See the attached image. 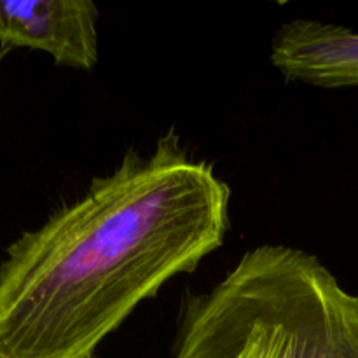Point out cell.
Wrapping results in <instances>:
<instances>
[{
  "instance_id": "obj_3",
  "label": "cell",
  "mask_w": 358,
  "mask_h": 358,
  "mask_svg": "<svg viewBox=\"0 0 358 358\" xmlns=\"http://www.w3.org/2000/svg\"><path fill=\"white\" fill-rule=\"evenodd\" d=\"M98 20L90 0H0V44L38 49L58 65L90 72L100 59Z\"/></svg>"
},
{
  "instance_id": "obj_5",
  "label": "cell",
  "mask_w": 358,
  "mask_h": 358,
  "mask_svg": "<svg viewBox=\"0 0 358 358\" xmlns=\"http://www.w3.org/2000/svg\"><path fill=\"white\" fill-rule=\"evenodd\" d=\"M0 62H2V52H0Z\"/></svg>"
},
{
  "instance_id": "obj_4",
  "label": "cell",
  "mask_w": 358,
  "mask_h": 358,
  "mask_svg": "<svg viewBox=\"0 0 358 358\" xmlns=\"http://www.w3.org/2000/svg\"><path fill=\"white\" fill-rule=\"evenodd\" d=\"M273 66L287 83L358 87V31L322 21H287L271 41Z\"/></svg>"
},
{
  "instance_id": "obj_1",
  "label": "cell",
  "mask_w": 358,
  "mask_h": 358,
  "mask_svg": "<svg viewBox=\"0 0 358 358\" xmlns=\"http://www.w3.org/2000/svg\"><path fill=\"white\" fill-rule=\"evenodd\" d=\"M231 189L175 129L128 150L21 234L0 262V358H94L101 343L229 229Z\"/></svg>"
},
{
  "instance_id": "obj_2",
  "label": "cell",
  "mask_w": 358,
  "mask_h": 358,
  "mask_svg": "<svg viewBox=\"0 0 358 358\" xmlns=\"http://www.w3.org/2000/svg\"><path fill=\"white\" fill-rule=\"evenodd\" d=\"M173 358H358V294L315 255L261 245L189 299Z\"/></svg>"
}]
</instances>
